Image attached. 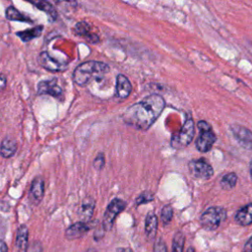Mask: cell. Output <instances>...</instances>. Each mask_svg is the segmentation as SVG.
Returning <instances> with one entry per match:
<instances>
[{"label": "cell", "instance_id": "cell-1", "mask_svg": "<svg viewBox=\"0 0 252 252\" xmlns=\"http://www.w3.org/2000/svg\"><path fill=\"white\" fill-rule=\"evenodd\" d=\"M164 107V98L154 94L130 106L125 111L123 119L128 125L146 131L158 118Z\"/></svg>", "mask_w": 252, "mask_h": 252}, {"label": "cell", "instance_id": "cell-2", "mask_svg": "<svg viewBox=\"0 0 252 252\" xmlns=\"http://www.w3.org/2000/svg\"><path fill=\"white\" fill-rule=\"evenodd\" d=\"M109 66L100 61H87L80 64L74 71L73 80L78 86H86L92 80L108 73Z\"/></svg>", "mask_w": 252, "mask_h": 252}, {"label": "cell", "instance_id": "cell-3", "mask_svg": "<svg viewBox=\"0 0 252 252\" xmlns=\"http://www.w3.org/2000/svg\"><path fill=\"white\" fill-rule=\"evenodd\" d=\"M195 135V123L190 114H187L186 120L181 129L171 137L170 145L176 150L186 148L193 140Z\"/></svg>", "mask_w": 252, "mask_h": 252}, {"label": "cell", "instance_id": "cell-4", "mask_svg": "<svg viewBox=\"0 0 252 252\" xmlns=\"http://www.w3.org/2000/svg\"><path fill=\"white\" fill-rule=\"evenodd\" d=\"M200 131L196 140V148L201 153L209 152L217 140V136L212 129V126L205 120H200L197 123Z\"/></svg>", "mask_w": 252, "mask_h": 252}, {"label": "cell", "instance_id": "cell-5", "mask_svg": "<svg viewBox=\"0 0 252 252\" xmlns=\"http://www.w3.org/2000/svg\"><path fill=\"white\" fill-rule=\"evenodd\" d=\"M226 219V211L221 207L208 208L200 218L201 225L208 230L217 229Z\"/></svg>", "mask_w": 252, "mask_h": 252}, {"label": "cell", "instance_id": "cell-6", "mask_svg": "<svg viewBox=\"0 0 252 252\" xmlns=\"http://www.w3.org/2000/svg\"><path fill=\"white\" fill-rule=\"evenodd\" d=\"M126 208V202L122 199L115 198L107 206L102 219V229L103 231H108L112 228L113 223L118 217V215L123 212Z\"/></svg>", "mask_w": 252, "mask_h": 252}, {"label": "cell", "instance_id": "cell-7", "mask_svg": "<svg viewBox=\"0 0 252 252\" xmlns=\"http://www.w3.org/2000/svg\"><path fill=\"white\" fill-rule=\"evenodd\" d=\"M188 169L190 174L197 179L208 180L214 174V169L212 165L205 158L192 159L188 163Z\"/></svg>", "mask_w": 252, "mask_h": 252}, {"label": "cell", "instance_id": "cell-8", "mask_svg": "<svg viewBox=\"0 0 252 252\" xmlns=\"http://www.w3.org/2000/svg\"><path fill=\"white\" fill-rule=\"evenodd\" d=\"M229 130L242 148L245 150H252V132L248 128L234 123L229 126Z\"/></svg>", "mask_w": 252, "mask_h": 252}, {"label": "cell", "instance_id": "cell-9", "mask_svg": "<svg viewBox=\"0 0 252 252\" xmlns=\"http://www.w3.org/2000/svg\"><path fill=\"white\" fill-rule=\"evenodd\" d=\"M37 61L42 68L50 72H62L67 69V64L65 62H62L58 59L53 58L52 56L49 55L47 51L40 52V54L38 55Z\"/></svg>", "mask_w": 252, "mask_h": 252}, {"label": "cell", "instance_id": "cell-10", "mask_svg": "<svg viewBox=\"0 0 252 252\" xmlns=\"http://www.w3.org/2000/svg\"><path fill=\"white\" fill-rule=\"evenodd\" d=\"M37 94H49L58 99L63 97V91L58 86L56 79L39 82V84L37 85Z\"/></svg>", "mask_w": 252, "mask_h": 252}, {"label": "cell", "instance_id": "cell-11", "mask_svg": "<svg viewBox=\"0 0 252 252\" xmlns=\"http://www.w3.org/2000/svg\"><path fill=\"white\" fill-rule=\"evenodd\" d=\"M44 194V180L41 176H36L33 178L31 184L29 198L33 205H37L43 197Z\"/></svg>", "mask_w": 252, "mask_h": 252}, {"label": "cell", "instance_id": "cell-12", "mask_svg": "<svg viewBox=\"0 0 252 252\" xmlns=\"http://www.w3.org/2000/svg\"><path fill=\"white\" fill-rule=\"evenodd\" d=\"M91 229V224L89 222L77 221L71 224L65 231V237L69 240H74L81 238Z\"/></svg>", "mask_w": 252, "mask_h": 252}, {"label": "cell", "instance_id": "cell-13", "mask_svg": "<svg viewBox=\"0 0 252 252\" xmlns=\"http://www.w3.org/2000/svg\"><path fill=\"white\" fill-rule=\"evenodd\" d=\"M94 207H95V201L93 197L88 196L83 199L79 209V217L81 221L89 222L91 220L94 211Z\"/></svg>", "mask_w": 252, "mask_h": 252}, {"label": "cell", "instance_id": "cell-14", "mask_svg": "<svg viewBox=\"0 0 252 252\" xmlns=\"http://www.w3.org/2000/svg\"><path fill=\"white\" fill-rule=\"evenodd\" d=\"M74 32L79 36L85 37L88 41L92 43H96L99 40L98 36L95 33H93L91 32V26L85 21H82L76 24L74 28Z\"/></svg>", "mask_w": 252, "mask_h": 252}, {"label": "cell", "instance_id": "cell-15", "mask_svg": "<svg viewBox=\"0 0 252 252\" xmlns=\"http://www.w3.org/2000/svg\"><path fill=\"white\" fill-rule=\"evenodd\" d=\"M158 232V218L154 212H149L145 220V233L147 239L152 241L156 238Z\"/></svg>", "mask_w": 252, "mask_h": 252}, {"label": "cell", "instance_id": "cell-16", "mask_svg": "<svg viewBox=\"0 0 252 252\" xmlns=\"http://www.w3.org/2000/svg\"><path fill=\"white\" fill-rule=\"evenodd\" d=\"M234 220L239 225L242 226L252 224V203H249L239 209L234 216Z\"/></svg>", "mask_w": 252, "mask_h": 252}, {"label": "cell", "instance_id": "cell-17", "mask_svg": "<svg viewBox=\"0 0 252 252\" xmlns=\"http://www.w3.org/2000/svg\"><path fill=\"white\" fill-rule=\"evenodd\" d=\"M132 91L130 81L125 75L119 74L116 77V94L120 98H126Z\"/></svg>", "mask_w": 252, "mask_h": 252}, {"label": "cell", "instance_id": "cell-18", "mask_svg": "<svg viewBox=\"0 0 252 252\" xmlns=\"http://www.w3.org/2000/svg\"><path fill=\"white\" fill-rule=\"evenodd\" d=\"M29 240V228L26 224H21L16 233V247L19 252H24L28 248Z\"/></svg>", "mask_w": 252, "mask_h": 252}, {"label": "cell", "instance_id": "cell-19", "mask_svg": "<svg viewBox=\"0 0 252 252\" xmlns=\"http://www.w3.org/2000/svg\"><path fill=\"white\" fill-rule=\"evenodd\" d=\"M17 148H18V145L16 140L11 137H6L1 142L0 155L4 158H9L15 155Z\"/></svg>", "mask_w": 252, "mask_h": 252}, {"label": "cell", "instance_id": "cell-20", "mask_svg": "<svg viewBox=\"0 0 252 252\" xmlns=\"http://www.w3.org/2000/svg\"><path fill=\"white\" fill-rule=\"evenodd\" d=\"M25 1L32 3L37 9L45 12L50 18H52L53 20H56L57 12H56L55 8L47 0H25Z\"/></svg>", "mask_w": 252, "mask_h": 252}, {"label": "cell", "instance_id": "cell-21", "mask_svg": "<svg viewBox=\"0 0 252 252\" xmlns=\"http://www.w3.org/2000/svg\"><path fill=\"white\" fill-rule=\"evenodd\" d=\"M43 31V27L42 26H37L35 28L30 29V30H26V31H22V32H18L17 35L24 41V42H28L30 40H32V38L38 37L41 32Z\"/></svg>", "mask_w": 252, "mask_h": 252}, {"label": "cell", "instance_id": "cell-22", "mask_svg": "<svg viewBox=\"0 0 252 252\" xmlns=\"http://www.w3.org/2000/svg\"><path fill=\"white\" fill-rule=\"evenodd\" d=\"M6 18L10 21H20V22H28V23H32L31 18L26 16L25 14L19 12L16 8L14 7H8L5 12Z\"/></svg>", "mask_w": 252, "mask_h": 252}, {"label": "cell", "instance_id": "cell-23", "mask_svg": "<svg viewBox=\"0 0 252 252\" xmlns=\"http://www.w3.org/2000/svg\"><path fill=\"white\" fill-rule=\"evenodd\" d=\"M237 182V175L234 172H228L224 174L220 179V186L224 190H230L235 187Z\"/></svg>", "mask_w": 252, "mask_h": 252}, {"label": "cell", "instance_id": "cell-24", "mask_svg": "<svg viewBox=\"0 0 252 252\" xmlns=\"http://www.w3.org/2000/svg\"><path fill=\"white\" fill-rule=\"evenodd\" d=\"M185 237L182 231H176L172 239V252H183Z\"/></svg>", "mask_w": 252, "mask_h": 252}, {"label": "cell", "instance_id": "cell-25", "mask_svg": "<svg viewBox=\"0 0 252 252\" xmlns=\"http://www.w3.org/2000/svg\"><path fill=\"white\" fill-rule=\"evenodd\" d=\"M173 217V209L170 205H165L162 207L160 212V220L163 225L168 224Z\"/></svg>", "mask_w": 252, "mask_h": 252}, {"label": "cell", "instance_id": "cell-26", "mask_svg": "<svg viewBox=\"0 0 252 252\" xmlns=\"http://www.w3.org/2000/svg\"><path fill=\"white\" fill-rule=\"evenodd\" d=\"M153 200H154V194L150 191H144L136 199V205L140 206L143 204H147V203L152 202Z\"/></svg>", "mask_w": 252, "mask_h": 252}, {"label": "cell", "instance_id": "cell-27", "mask_svg": "<svg viewBox=\"0 0 252 252\" xmlns=\"http://www.w3.org/2000/svg\"><path fill=\"white\" fill-rule=\"evenodd\" d=\"M93 164H94V167L96 170H101V169L104 167V165H105V158H104L103 153H99V154L95 157V158L94 159Z\"/></svg>", "mask_w": 252, "mask_h": 252}, {"label": "cell", "instance_id": "cell-28", "mask_svg": "<svg viewBox=\"0 0 252 252\" xmlns=\"http://www.w3.org/2000/svg\"><path fill=\"white\" fill-rule=\"evenodd\" d=\"M26 252H42V245L39 241L34 240L28 245Z\"/></svg>", "mask_w": 252, "mask_h": 252}, {"label": "cell", "instance_id": "cell-29", "mask_svg": "<svg viewBox=\"0 0 252 252\" xmlns=\"http://www.w3.org/2000/svg\"><path fill=\"white\" fill-rule=\"evenodd\" d=\"M154 252H167V248H166L165 242L161 238H158L155 242V244H154Z\"/></svg>", "mask_w": 252, "mask_h": 252}, {"label": "cell", "instance_id": "cell-30", "mask_svg": "<svg viewBox=\"0 0 252 252\" xmlns=\"http://www.w3.org/2000/svg\"><path fill=\"white\" fill-rule=\"evenodd\" d=\"M6 85H7L6 76L4 74L0 73V92H2L6 88Z\"/></svg>", "mask_w": 252, "mask_h": 252}, {"label": "cell", "instance_id": "cell-31", "mask_svg": "<svg viewBox=\"0 0 252 252\" xmlns=\"http://www.w3.org/2000/svg\"><path fill=\"white\" fill-rule=\"evenodd\" d=\"M242 252H252V236L246 241Z\"/></svg>", "mask_w": 252, "mask_h": 252}, {"label": "cell", "instance_id": "cell-32", "mask_svg": "<svg viewBox=\"0 0 252 252\" xmlns=\"http://www.w3.org/2000/svg\"><path fill=\"white\" fill-rule=\"evenodd\" d=\"M0 252H8V246L2 239H0Z\"/></svg>", "mask_w": 252, "mask_h": 252}, {"label": "cell", "instance_id": "cell-33", "mask_svg": "<svg viewBox=\"0 0 252 252\" xmlns=\"http://www.w3.org/2000/svg\"><path fill=\"white\" fill-rule=\"evenodd\" d=\"M116 252H134V251L130 247H118L116 249Z\"/></svg>", "mask_w": 252, "mask_h": 252}, {"label": "cell", "instance_id": "cell-34", "mask_svg": "<svg viewBox=\"0 0 252 252\" xmlns=\"http://www.w3.org/2000/svg\"><path fill=\"white\" fill-rule=\"evenodd\" d=\"M54 1H56V2H67V3H69L73 6H76V4H77L76 0H54Z\"/></svg>", "mask_w": 252, "mask_h": 252}, {"label": "cell", "instance_id": "cell-35", "mask_svg": "<svg viewBox=\"0 0 252 252\" xmlns=\"http://www.w3.org/2000/svg\"><path fill=\"white\" fill-rule=\"evenodd\" d=\"M249 172H250V178L252 180V159L250 161V165H249Z\"/></svg>", "mask_w": 252, "mask_h": 252}, {"label": "cell", "instance_id": "cell-36", "mask_svg": "<svg viewBox=\"0 0 252 252\" xmlns=\"http://www.w3.org/2000/svg\"><path fill=\"white\" fill-rule=\"evenodd\" d=\"M86 252H96V250L94 249V248H93V247H91V248H89Z\"/></svg>", "mask_w": 252, "mask_h": 252}, {"label": "cell", "instance_id": "cell-37", "mask_svg": "<svg viewBox=\"0 0 252 252\" xmlns=\"http://www.w3.org/2000/svg\"><path fill=\"white\" fill-rule=\"evenodd\" d=\"M187 252H195V250H194L193 247H189L188 250H187Z\"/></svg>", "mask_w": 252, "mask_h": 252}]
</instances>
